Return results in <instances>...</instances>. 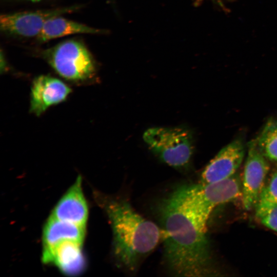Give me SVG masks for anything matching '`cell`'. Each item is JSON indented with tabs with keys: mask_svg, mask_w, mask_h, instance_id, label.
Masks as SVG:
<instances>
[{
	"mask_svg": "<svg viewBox=\"0 0 277 277\" xmlns=\"http://www.w3.org/2000/svg\"><path fill=\"white\" fill-rule=\"evenodd\" d=\"M164 238V257L170 273L195 277L210 273L206 230L183 207L180 187L161 198L155 207Z\"/></svg>",
	"mask_w": 277,
	"mask_h": 277,
	"instance_id": "obj_1",
	"label": "cell"
},
{
	"mask_svg": "<svg viewBox=\"0 0 277 277\" xmlns=\"http://www.w3.org/2000/svg\"><path fill=\"white\" fill-rule=\"evenodd\" d=\"M113 232V250L120 266L135 271L144 258L156 247L162 229L140 215L126 199L100 194Z\"/></svg>",
	"mask_w": 277,
	"mask_h": 277,
	"instance_id": "obj_2",
	"label": "cell"
},
{
	"mask_svg": "<svg viewBox=\"0 0 277 277\" xmlns=\"http://www.w3.org/2000/svg\"><path fill=\"white\" fill-rule=\"evenodd\" d=\"M180 188L183 207L205 230L208 219L215 207L242 195L241 180L236 173L220 181L184 185Z\"/></svg>",
	"mask_w": 277,
	"mask_h": 277,
	"instance_id": "obj_3",
	"label": "cell"
},
{
	"mask_svg": "<svg viewBox=\"0 0 277 277\" xmlns=\"http://www.w3.org/2000/svg\"><path fill=\"white\" fill-rule=\"evenodd\" d=\"M143 138L161 161L176 169L190 166L194 151L192 131L184 126L155 127L147 129Z\"/></svg>",
	"mask_w": 277,
	"mask_h": 277,
	"instance_id": "obj_4",
	"label": "cell"
},
{
	"mask_svg": "<svg viewBox=\"0 0 277 277\" xmlns=\"http://www.w3.org/2000/svg\"><path fill=\"white\" fill-rule=\"evenodd\" d=\"M44 57L62 77L77 85L90 84L95 80V62L84 45L74 39L61 43L49 49Z\"/></svg>",
	"mask_w": 277,
	"mask_h": 277,
	"instance_id": "obj_5",
	"label": "cell"
},
{
	"mask_svg": "<svg viewBox=\"0 0 277 277\" xmlns=\"http://www.w3.org/2000/svg\"><path fill=\"white\" fill-rule=\"evenodd\" d=\"M247 150L242 184V196L244 207L249 210L258 203L265 186L269 164L268 160L259 149L255 140L248 143Z\"/></svg>",
	"mask_w": 277,
	"mask_h": 277,
	"instance_id": "obj_6",
	"label": "cell"
},
{
	"mask_svg": "<svg viewBox=\"0 0 277 277\" xmlns=\"http://www.w3.org/2000/svg\"><path fill=\"white\" fill-rule=\"evenodd\" d=\"M77 8L71 6L3 14L0 17L1 29L8 33L24 37L38 36L47 20L72 12Z\"/></svg>",
	"mask_w": 277,
	"mask_h": 277,
	"instance_id": "obj_7",
	"label": "cell"
},
{
	"mask_svg": "<svg viewBox=\"0 0 277 277\" xmlns=\"http://www.w3.org/2000/svg\"><path fill=\"white\" fill-rule=\"evenodd\" d=\"M245 147L241 138H236L224 147L205 167L200 183L209 184L228 179L234 174L244 158Z\"/></svg>",
	"mask_w": 277,
	"mask_h": 277,
	"instance_id": "obj_8",
	"label": "cell"
},
{
	"mask_svg": "<svg viewBox=\"0 0 277 277\" xmlns=\"http://www.w3.org/2000/svg\"><path fill=\"white\" fill-rule=\"evenodd\" d=\"M71 92L70 87L56 77L37 76L31 87L30 112L39 116L50 107L65 101Z\"/></svg>",
	"mask_w": 277,
	"mask_h": 277,
	"instance_id": "obj_9",
	"label": "cell"
},
{
	"mask_svg": "<svg viewBox=\"0 0 277 277\" xmlns=\"http://www.w3.org/2000/svg\"><path fill=\"white\" fill-rule=\"evenodd\" d=\"M82 245V243L74 241L61 242L53 248L43 251L42 261L55 265L67 275H77L85 266Z\"/></svg>",
	"mask_w": 277,
	"mask_h": 277,
	"instance_id": "obj_10",
	"label": "cell"
},
{
	"mask_svg": "<svg viewBox=\"0 0 277 277\" xmlns=\"http://www.w3.org/2000/svg\"><path fill=\"white\" fill-rule=\"evenodd\" d=\"M88 207L83 193L82 179L74 183L58 202L51 216L60 220L86 226Z\"/></svg>",
	"mask_w": 277,
	"mask_h": 277,
	"instance_id": "obj_11",
	"label": "cell"
},
{
	"mask_svg": "<svg viewBox=\"0 0 277 277\" xmlns=\"http://www.w3.org/2000/svg\"><path fill=\"white\" fill-rule=\"evenodd\" d=\"M85 227L50 215L43 231V251L49 250L64 241H74L83 243Z\"/></svg>",
	"mask_w": 277,
	"mask_h": 277,
	"instance_id": "obj_12",
	"label": "cell"
},
{
	"mask_svg": "<svg viewBox=\"0 0 277 277\" xmlns=\"http://www.w3.org/2000/svg\"><path fill=\"white\" fill-rule=\"evenodd\" d=\"M102 30L69 20L61 16L53 17L45 23L38 39L41 42L74 34H99Z\"/></svg>",
	"mask_w": 277,
	"mask_h": 277,
	"instance_id": "obj_13",
	"label": "cell"
},
{
	"mask_svg": "<svg viewBox=\"0 0 277 277\" xmlns=\"http://www.w3.org/2000/svg\"><path fill=\"white\" fill-rule=\"evenodd\" d=\"M255 140L262 154L268 160L277 163V120L268 121Z\"/></svg>",
	"mask_w": 277,
	"mask_h": 277,
	"instance_id": "obj_14",
	"label": "cell"
},
{
	"mask_svg": "<svg viewBox=\"0 0 277 277\" xmlns=\"http://www.w3.org/2000/svg\"><path fill=\"white\" fill-rule=\"evenodd\" d=\"M277 206V169L264 186L256 205V216L260 219L270 208Z\"/></svg>",
	"mask_w": 277,
	"mask_h": 277,
	"instance_id": "obj_15",
	"label": "cell"
},
{
	"mask_svg": "<svg viewBox=\"0 0 277 277\" xmlns=\"http://www.w3.org/2000/svg\"><path fill=\"white\" fill-rule=\"evenodd\" d=\"M260 219L265 226L277 232V206L269 209Z\"/></svg>",
	"mask_w": 277,
	"mask_h": 277,
	"instance_id": "obj_16",
	"label": "cell"
},
{
	"mask_svg": "<svg viewBox=\"0 0 277 277\" xmlns=\"http://www.w3.org/2000/svg\"><path fill=\"white\" fill-rule=\"evenodd\" d=\"M29 1H32V2H37V1H39L40 0H29Z\"/></svg>",
	"mask_w": 277,
	"mask_h": 277,
	"instance_id": "obj_17",
	"label": "cell"
}]
</instances>
